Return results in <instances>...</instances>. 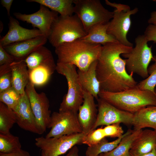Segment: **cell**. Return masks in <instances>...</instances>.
I'll return each instance as SVG.
<instances>
[{"mask_svg": "<svg viewBox=\"0 0 156 156\" xmlns=\"http://www.w3.org/2000/svg\"><path fill=\"white\" fill-rule=\"evenodd\" d=\"M133 47L120 42H110L102 45L101 55L96 67L97 78L101 90L119 92L135 87L138 84L126 68V59L120 57L129 53Z\"/></svg>", "mask_w": 156, "mask_h": 156, "instance_id": "cell-1", "label": "cell"}, {"mask_svg": "<svg viewBox=\"0 0 156 156\" xmlns=\"http://www.w3.org/2000/svg\"><path fill=\"white\" fill-rule=\"evenodd\" d=\"M55 48L57 62L72 64L83 71L86 70L93 62L98 60L102 45L79 39L63 43Z\"/></svg>", "mask_w": 156, "mask_h": 156, "instance_id": "cell-2", "label": "cell"}, {"mask_svg": "<svg viewBox=\"0 0 156 156\" xmlns=\"http://www.w3.org/2000/svg\"><path fill=\"white\" fill-rule=\"evenodd\" d=\"M99 97L117 108L134 114L149 106H156V90L152 91L135 87L121 92L100 90Z\"/></svg>", "mask_w": 156, "mask_h": 156, "instance_id": "cell-3", "label": "cell"}, {"mask_svg": "<svg viewBox=\"0 0 156 156\" xmlns=\"http://www.w3.org/2000/svg\"><path fill=\"white\" fill-rule=\"evenodd\" d=\"M87 34L76 14L66 16L60 15L53 24L48 40L55 48L63 43L81 39Z\"/></svg>", "mask_w": 156, "mask_h": 156, "instance_id": "cell-4", "label": "cell"}, {"mask_svg": "<svg viewBox=\"0 0 156 156\" xmlns=\"http://www.w3.org/2000/svg\"><path fill=\"white\" fill-rule=\"evenodd\" d=\"M76 67L71 64H56V70L65 77L68 86L67 93L63 96L59 112L69 111L78 113L83 103V90L79 82Z\"/></svg>", "mask_w": 156, "mask_h": 156, "instance_id": "cell-5", "label": "cell"}, {"mask_svg": "<svg viewBox=\"0 0 156 156\" xmlns=\"http://www.w3.org/2000/svg\"><path fill=\"white\" fill-rule=\"evenodd\" d=\"M73 4L74 13L87 33L94 25L107 23L113 17L114 12L106 9L99 0H74Z\"/></svg>", "mask_w": 156, "mask_h": 156, "instance_id": "cell-6", "label": "cell"}, {"mask_svg": "<svg viewBox=\"0 0 156 156\" xmlns=\"http://www.w3.org/2000/svg\"><path fill=\"white\" fill-rule=\"evenodd\" d=\"M135 46L130 52L122 54L126 58V68L128 73H135L144 79L149 76V65L153 58L151 47H149L144 35H139L135 39Z\"/></svg>", "mask_w": 156, "mask_h": 156, "instance_id": "cell-7", "label": "cell"}, {"mask_svg": "<svg viewBox=\"0 0 156 156\" xmlns=\"http://www.w3.org/2000/svg\"><path fill=\"white\" fill-rule=\"evenodd\" d=\"M86 135L81 132L58 138L42 136L35 139V144L47 156H59L65 154L74 146L82 144L83 138Z\"/></svg>", "mask_w": 156, "mask_h": 156, "instance_id": "cell-8", "label": "cell"}, {"mask_svg": "<svg viewBox=\"0 0 156 156\" xmlns=\"http://www.w3.org/2000/svg\"><path fill=\"white\" fill-rule=\"evenodd\" d=\"M77 114L69 111L53 112L48 128L51 129L45 137L58 138L82 132Z\"/></svg>", "mask_w": 156, "mask_h": 156, "instance_id": "cell-9", "label": "cell"}, {"mask_svg": "<svg viewBox=\"0 0 156 156\" xmlns=\"http://www.w3.org/2000/svg\"><path fill=\"white\" fill-rule=\"evenodd\" d=\"M97 100L98 114L92 130L100 126L114 124L132 125L134 114L118 109L99 98Z\"/></svg>", "mask_w": 156, "mask_h": 156, "instance_id": "cell-10", "label": "cell"}, {"mask_svg": "<svg viewBox=\"0 0 156 156\" xmlns=\"http://www.w3.org/2000/svg\"><path fill=\"white\" fill-rule=\"evenodd\" d=\"M25 92L30 103L33 113L44 132L49 128L51 121V111L49 99L45 93L37 92L33 84L30 81Z\"/></svg>", "mask_w": 156, "mask_h": 156, "instance_id": "cell-11", "label": "cell"}, {"mask_svg": "<svg viewBox=\"0 0 156 156\" xmlns=\"http://www.w3.org/2000/svg\"><path fill=\"white\" fill-rule=\"evenodd\" d=\"M138 11L137 8L128 11L115 9L112 18L108 23L107 33L122 44L133 47V44L127 39V35L131 24V16Z\"/></svg>", "mask_w": 156, "mask_h": 156, "instance_id": "cell-12", "label": "cell"}, {"mask_svg": "<svg viewBox=\"0 0 156 156\" xmlns=\"http://www.w3.org/2000/svg\"><path fill=\"white\" fill-rule=\"evenodd\" d=\"M58 13L50 10L49 8L40 5L39 10L30 14L14 12V16L18 20L31 24L37 28L48 38L54 23L58 17Z\"/></svg>", "mask_w": 156, "mask_h": 156, "instance_id": "cell-13", "label": "cell"}, {"mask_svg": "<svg viewBox=\"0 0 156 156\" xmlns=\"http://www.w3.org/2000/svg\"><path fill=\"white\" fill-rule=\"evenodd\" d=\"M13 110L16 116V123L21 129L39 135L44 133L33 113L25 92L21 95L18 104Z\"/></svg>", "mask_w": 156, "mask_h": 156, "instance_id": "cell-14", "label": "cell"}, {"mask_svg": "<svg viewBox=\"0 0 156 156\" xmlns=\"http://www.w3.org/2000/svg\"><path fill=\"white\" fill-rule=\"evenodd\" d=\"M9 18L8 31L0 40V44L3 47L14 43L44 36L38 29L24 28L16 19L11 16Z\"/></svg>", "mask_w": 156, "mask_h": 156, "instance_id": "cell-15", "label": "cell"}, {"mask_svg": "<svg viewBox=\"0 0 156 156\" xmlns=\"http://www.w3.org/2000/svg\"><path fill=\"white\" fill-rule=\"evenodd\" d=\"M83 90V101L79 109L77 116L82 132L86 135L92 131L96 120L98 110L94 97Z\"/></svg>", "mask_w": 156, "mask_h": 156, "instance_id": "cell-16", "label": "cell"}, {"mask_svg": "<svg viewBox=\"0 0 156 156\" xmlns=\"http://www.w3.org/2000/svg\"><path fill=\"white\" fill-rule=\"evenodd\" d=\"M47 37L42 36L35 38L14 43L3 47L12 56L16 61L24 60L31 53L46 43Z\"/></svg>", "mask_w": 156, "mask_h": 156, "instance_id": "cell-17", "label": "cell"}, {"mask_svg": "<svg viewBox=\"0 0 156 156\" xmlns=\"http://www.w3.org/2000/svg\"><path fill=\"white\" fill-rule=\"evenodd\" d=\"M97 62V60L93 62L86 70L78 69L77 71L79 82L83 90L90 94L96 100L101 90L96 73Z\"/></svg>", "mask_w": 156, "mask_h": 156, "instance_id": "cell-18", "label": "cell"}, {"mask_svg": "<svg viewBox=\"0 0 156 156\" xmlns=\"http://www.w3.org/2000/svg\"><path fill=\"white\" fill-rule=\"evenodd\" d=\"M29 71L39 66H44L55 69V64L51 51L42 46L34 50L23 60Z\"/></svg>", "mask_w": 156, "mask_h": 156, "instance_id": "cell-19", "label": "cell"}, {"mask_svg": "<svg viewBox=\"0 0 156 156\" xmlns=\"http://www.w3.org/2000/svg\"><path fill=\"white\" fill-rule=\"evenodd\" d=\"M156 147V130H142L133 142L130 150V154L142 155L151 151Z\"/></svg>", "mask_w": 156, "mask_h": 156, "instance_id": "cell-20", "label": "cell"}, {"mask_svg": "<svg viewBox=\"0 0 156 156\" xmlns=\"http://www.w3.org/2000/svg\"><path fill=\"white\" fill-rule=\"evenodd\" d=\"M12 78V87L20 94L25 92L29 81V70L23 60L15 61L10 64Z\"/></svg>", "mask_w": 156, "mask_h": 156, "instance_id": "cell-21", "label": "cell"}, {"mask_svg": "<svg viewBox=\"0 0 156 156\" xmlns=\"http://www.w3.org/2000/svg\"><path fill=\"white\" fill-rule=\"evenodd\" d=\"M108 23L94 25L90 29L86 36L81 39L90 43L102 45L108 43L119 42L114 37L107 33Z\"/></svg>", "mask_w": 156, "mask_h": 156, "instance_id": "cell-22", "label": "cell"}, {"mask_svg": "<svg viewBox=\"0 0 156 156\" xmlns=\"http://www.w3.org/2000/svg\"><path fill=\"white\" fill-rule=\"evenodd\" d=\"M134 114L132 124L133 129L150 127L156 130V106L145 107Z\"/></svg>", "mask_w": 156, "mask_h": 156, "instance_id": "cell-23", "label": "cell"}, {"mask_svg": "<svg viewBox=\"0 0 156 156\" xmlns=\"http://www.w3.org/2000/svg\"><path fill=\"white\" fill-rule=\"evenodd\" d=\"M26 1L45 6L62 16H72L74 13V0H27Z\"/></svg>", "mask_w": 156, "mask_h": 156, "instance_id": "cell-24", "label": "cell"}, {"mask_svg": "<svg viewBox=\"0 0 156 156\" xmlns=\"http://www.w3.org/2000/svg\"><path fill=\"white\" fill-rule=\"evenodd\" d=\"M142 130L129 129L118 146L112 151L104 153L105 156H122L129 153L133 142Z\"/></svg>", "mask_w": 156, "mask_h": 156, "instance_id": "cell-25", "label": "cell"}, {"mask_svg": "<svg viewBox=\"0 0 156 156\" xmlns=\"http://www.w3.org/2000/svg\"><path fill=\"white\" fill-rule=\"evenodd\" d=\"M129 129L121 137L111 142L105 138L96 144L89 146L86 151V156H97L99 154L111 151L118 145L122 139L129 132Z\"/></svg>", "mask_w": 156, "mask_h": 156, "instance_id": "cell-26", "label": "cell"}, {"mask_svg": "<svg viewBox=\"0 0 156 156\" xmlns=\"http://www.w3.org/2000/svg\"><path fill=\"white\" fill-rule=\"evenodd\" d=\"M16 122V116L14 111L0 102V133H10V129Z\"/></svg>", "mask_w": 156, "mask_h": 156, "instance_id": "cell-27", "label": "cell"}, {"mask_svg": "<svg viewBox=\"0 0 156 156\" xmlns=\"http://www.w3.org/2000/svg\"><path fill=\"white\" fill-rule=\"evenodd\" d=\"M55 69L39 66L29 71V81L34 86H41L48 82Z\"/></svg>", "mask_w": 156, "mask_h": 156, "instance_id": "cell-28", "label": "cell"}, {"mask_svg": "<svg viewBox=\"0 0 156 156\" xmlns=\"http://www.w3.org/2000/svg\"><path fill=\"white\" fill-rule=\"evenodd\" d=\"M114 131L111 125L106 126L91 131L83 137L82 144L88 146L95 144L106 137L113 138Z\"/></svg>", "mask_w": 156, "mask_h": 156, "instance_id": "cell-29", "label": "cell"}, {"mask_svg": "<svg viewBox=\"0 0 156 156\" xmlns=\"http://www.w3.org/2000/svg\"><path fill=\"white\" fill-rule=\"evenodd\" d=\"M21 149V145L17 136L11 134L0 133V153H9Z\"/></svg>", "mask_w": 156, "mask_h": 156, "instance_id": "cell-30", "label": "cell"}, {"mask_svg": "<svg viewBox=\"0 0 156 156\" xmlns=\"http://www.w3.org/2000/svg\"><path fill=\"white\" fill-rule=\"evenodd\" d=\"M152 60L154 63L148 68L149 75L146 78L140 82L137 85V87L142 90H148L155 91L156 86V56H154Z\"/></svg>", "mask_w": 156, "mask_h": 156, "instance_id": "cell-31", "label": "cell"}, {"mask_svg": "<svg viewBox=\"0 0 156 156\" xmlns=\"http://www.w3.org/2000/svg\"><path fill=\"white\" fill-rule=\"evenodd\" d=\"M21 96V94L12 87L0 93V102L4 103L9 108L13 110L18 104Z\"/></svg>", "mask_w": 156, "mask_h": 156, "instance_id": "cell-32", "label": "cell"}, {"mask_svg": "<svg viewBox=\"0 0 156 156\" xmlns=\"http://www.w3.org/2000/svg\"><path fill=\"white\" fill-rule=\"evenodd\" d=\"M12 87V73L10 64L0 66V93Z\"/></svg>", "mask_w": 156, "mask_h": 156, "instance_id": "cell-33", "label": "cell"}, {"mask_svg": "<svg viewBox=\"0 0 156 156\" xmlns=\"http://www.w3.org/2000/svg\"><path fill=\"white\" fill-rule=\"evenodd\" d=\"M15 61L14 58L8 53L0 44V66L10 64Z\"/></svg>", "mask_w": 156, "mask_h": 156, "instance_id": "cell-34", "label": "cell"}, {"mask_svg": "<svg viewBox=\"0 0 156 156\" xmlns=\"http://www.w3.org/2000/svg\"><path fill=\"white\" fill-rule=\"evenodd\" d=\"M147 42L156 43V24H149L146 28L144 34Z\"/></svg>", "mask_w": 156, "mask_h": 156, "instance_id": "cell-35", "label": "cell"}, {"mask_svg": "<svg viewBox=\"0 0 156 156\" xmlns=\"http://www.w3.org/2000/svg\"><path fill=\"white\" fill-rule=\"evenodd\" d=\"M105 2L107 5L115 8L116 9L118 10L128 11L131 10L129 6L127 5L112 3L108 0H105Z\"/></svg>", "mask_w": 156, "mask_h": 156, "instance_id": "cell-36", "label": "cell"}, {"mask_svg": "<svg viewBox=\"0 0 156 156\" xmlns=\"http://www.w3.org/2000/svg\"><path fill=\"white\" fill-rule=\"evenodd\" d=\"M0 156H31L27 151L22 149L16 152L9 153H0Z\"/></svg>", "mask_w": 156, "mask_h": 156, "instance_id": "cell-37", "label": "cell"}, {"mask_svg": "<svg viewBox=\"0 0 156 156\" xmlns=\"http://www.w3.org/2000/svg\"><path fill=\"white\" fill-rule=\"evenodd\" d=\"M13 1V0H1L0 1L1 4L6 9L9 17L10 16V10Z\"/></svg>", "mask_w": 156, "mask_h": 156, "instance_id": "cell-38", "label": "cell"}, {"mask_svg": "<svg viewBox=\"0 0 156 156\" xmlns=\"http://www.w3.org/2000/svg\"><path fill=\"white\" fill-rule=\"evenodd\" d=\"M79 149L75 145L70 150L68 153L64 156H79Z\"/></svg>", "mask_w": 156, "mask_h": 156, "instance_id": "cell-39", "label": "cell"}, {"mask_svg": "<svg viewBox=\"0 0 156 156\" xmlns=\"http://www.w3.org/2000/svg\"><path fill=\"white\" fill-rule=\"evenodd\" d=\"M149 24H156V9L153 11L150 14V17L148 21Z\"/></svg>", "mask_w": 156, "mask_h": 156, "instance_id": "cell-40", "label": "cell"}, {"mask_svg": "<svg viewBox=\"0 0 156 156\" xmlns=\"http://www.w3.org/2000/svg\"><path fill=\"white\" fill-rule=\"evenodd\" d=\"M130 154L131 156H156V147L150 152L143 155H137L130 153Z\"/></svg>", "mask_w": 156, "mask_h": 156, "instance_id": "cell-41", "label": "cell"}, {"mask_svg": "<svg viewBox=\"0 0 156 156\" xmlns=\"http://www.w3.org/2000/svg\"><path fill=\"white\" fill-rule=\"evenodd\" d=\"M41 156H47V155L44 151H42Z\"/></svg>", "mask_w": 156, "mask_h": 156, "instance_id": "cell-42", "label": "cell"}, {"mask_svg": "<svg viewBox=\"0 0 156 156\" xmlns=\"http://www.w3.org/2000/svg\"><path fill=\"white\" fill-rule=\"evenodd\" d=\"M122 156H131L129 152V153Z\"/></svg>", "mask_w": 156, "mask_h": 156, "instance_id": "cell-43", "label": "cell"}, {"mask_svg": "<svg viewBox=\"0 0 156 156\" xmlns=\"http://www.w3.org/2000/svg\"><path fill=\"white\" fill-rule=\"evenodd\" d=\"M97 156H105L104 153H101Z\"/></svg>", "mask_w": 156, "mask_h": 156, "instance_id": "cell-44", "label": "cell"}, {"mask_svg": "<svg viewBox=\"0 0 156 156\" xmlns=\"http://www.w3.org/2000/svg\"><path fill=\"white\" fill-rule=\"evenodd\" d=\"M153 1H154L156 2V0H153Z\"/></svg>", "mask_w": 156, "mask_h": 156, "instance_id": "cell-45", "label": "cell"}]
</instances>
